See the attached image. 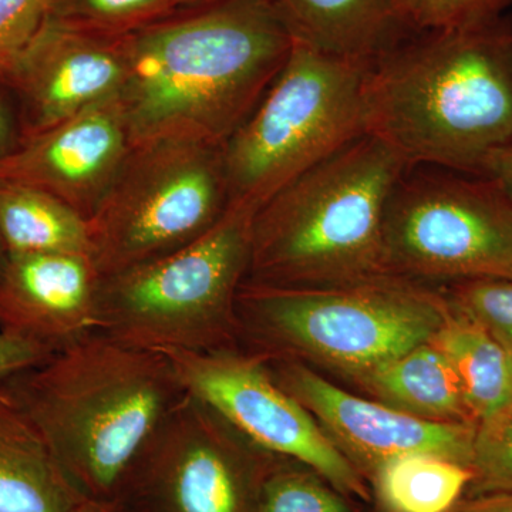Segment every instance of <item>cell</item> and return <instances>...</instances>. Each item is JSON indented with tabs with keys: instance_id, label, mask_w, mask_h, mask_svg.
I'll use <instances>...</instances> for the list:
<instances>
[{
	"instance_id": "6da1fadb",
	"label": "cell",
	"mask_w": 512,
	"mask_h": 512,
	"mask_svg": "<svg viewBox=\"0 0 512 512\" xmlns=\"http://www.w3.org/2000/svg\"><path fill=\"white\" fill-rule=\"evenodd\" d=\"M123 40L119 101L133 146L163 138L224 146L264 99L293 43L271 0H211Z\"/></svg>"
},
{
	"instance_id": "7a4b0ae2",
	"label": "cell",
	"mask_w": 512,
	"mask_h": 512,
	"mask_svg": "<svg viewBox=\"0 0 512 512\" xmlns=\"http://www.w3.org/2000/svg\"><path fill=\"white\" fill-rule=\"evenodd\" d=\"M365 103L407 167L488 177L512 143V20L407 33L369 64Z\"/></svg>"
},
{
	"instance_id": "3957f363",
	"label": "cell",
	"mask_w": 512,
	"mask_h": 512,
	"mask_svg": "<svg viewBox=\"0 0 512 512\" xmlns=\"http://www.w3.org/2000/svg\"><path fill=\"white\" fill-rule=\"evenodd\" d=\"M0 387L35 424L73 487L113 501L131 464L187 394L168 356L97 332Z\"/></svg>"
},
{
	"instance_id": "277c9868",
	"label": "cell",
	"mask_w": 512,
	"mask_h": 512,
	"mask_svg": "<svg viewBox=\"0 0 512 512\" xmlns=\"http://www.w3.org/2000/svg\"><path fill=\"white\" fill-rule=\"evenodd\" d=\"M407 170L366 133L296 177L255 212L245 284L316 288L392 275L384 214Z\"/></svg>"
},
{
	"instance_id": "5b68a950",
	"label": "cell",
	"mask_w": 512,
	"mask_h": 512,
	"mask_svg": "<svg viewBox=\"0 0 512 512\" xmlns=\"http://www.w3.org/2000/svg\"><path fill=\"white\" fill-rule=\"evenodd\" d=\"M448 312L440 288L396 275L316 288L244 282L237 298L239 348L349 382L430 342Z\"/></svg>"
},
{
	"instance_id": "8992f818",
	"label": "cell",
	"mask_w": 512,
	"mask_h": 512,
	"mask_svg": "<svg viewBox=\"0 0 512 512\" xmlns=\"http://www.w3.org/2000/svg\"><path fill=\"white\" fill-rule=\"evenodd\" d=\"M256 211L229 204L221 220L191 244L100 276L99 332L157 352L239 348L237 298L247 276Z\"/></svg>"
},
{
	"instance_id": "52a82bcc",
	"label": "cell",
	"mask_w": 512,
	"mask_h": 512,
	"mask_svg": "<svg viewBox=\"0 0 512 512\" xmlns=\"http://www.w3.org/2000/svg\"><path fill=\"white\" fill-rule=\"evenodd\" d=\"M369 64L293 39L264 99L222 146L229 204L258 210L296 177L366 134Z\"/></svg>"
},
{
	"instance_id": "ba28073f",
	"label": "cell",
	"mask_w": 512,
	"mask_h": 512,
	"mask_svg": "<svg viewBox=\"0 0 512 512\" xmlns=\"http://www.w3.org/2000/svg\"><path fill=\"white\" fill-rule=\"evenodd\" d=\"M228 205L221 146L177 138L136 144L87 221L90 258L100 276L147 264L202 237Z\"/></svg>"
},
{
	"instance_id": "9c48e42d",
	"label": "cell",
	"mask_w": 512,
	"mask_h": 512,
	"mask_svg": "<svg viewBox=\"0 0 512 512\" xmlns=\"http://www.w3.org/2000/svg\"><path fill=\"white\" fill-rule=\"evenodd\" d=\"M390 274L441 286L512 281V197L493 177L409 168L383 224Z\"/></svg>"
},
{
	"instance_id": "30bf717a",
	"label": "cell",
	"mask_w": 512,
	"mask_h": 512,
	"mask_svg": "<svg viewBox=\"0 0 512 512\" xmlns=\"http://www.w3.org/2000/svg\"><path fill=\"white\" fill-rule=\"evenodd\" d=\"M275 456L187 392L131 464L113 501L130 512H256Z\"/></svg>"
},
{
	"instance_id": "8fae6325",
	"label": "cell",
	"mask_w": 512,
	"mask_h": 512,
	"mask_svg": "<svg viewBox=\"0 0 512 512\" xmlns=\"http://www.w3.org/2000/svg\"><path fill=\"white\" fill-rule=\"evenodd\" d=\"M163 353L173 363L185 390L220 413L256 446L301 461L343 494L370 504L372 494L365 478L340 453L315 417L276 382L265 357L242 348Z\"/></svg>"
},
{
	"instance_id": "7c38bea8",
	"label": "cell",
	"mask_w": 512,
	"mask_h": 512,
	"mask_svg": "<svg viewBox=\"0 0 512 512\" xmlns=\"http://www.w3.org/2000/svg\"><path fill=\"white\" fill-rule=\"evenodd\" d=\"M265 360L276 382L315 417L367 484L387 463L410 454L447 458L471 470L476 424L417 419L350 393L303 363Z\"/></svg>"
},
{
	"instance_id": "4fadbf2b",
	"label": "cell",
	"mask_w": 512,
	"mask_h": 512,
	"mask_svg": "<svg viewBox=\"0 0 512 512\" xmlns=\"http://www.w3.org/2000/svg\"><path fill=\"white\" fill-rule=\"evenodd\" d=\"M123 37L46 20L3 80L18 106L22 140L119 96L127 74Z\"/></svg>"
},
{
	"instance_id": "5bb4252c",
	"label": "cell",
	"mask_w": 512,
	"mask_h": 512,
	"mask_svg": "<svg viewBox=\"0 0 512 512\" xmlns=\"http://www.w3.org/2000/svg\"><path fill=\"white\" fill-rule=\"evenodd\" d=\"M119 96L26 140L0 161V178L53 195L89 221L130 153Z\"/></svg>"
},
{
	"instance_id": "9a60e30c",
	"label": "cell",
	"mask_w": 512,
	"mask_h": 512,
	"mask_svg": "<svg viewBox=\"0 0 512 512\" xmlns=\"http://www.w3.org/2000/svg\"><path fill=\"white\" fill-rule=\"evenodd\" d=\"M100 275L92 258L8 254L0 269V332L60 352L97 332Z\"/></svg>"
},
{
	"instance_id": "2e32d148",
	"label": "cell",
	"mask_w": 512,
	"mask_h": 512,
	"mask_svg": "<svg viewBox=\"0 0 512 512\" xmlns=\"http://www.w3.org/2000/svg\"><path fill=\"white\" fill-rule=\"evenodd\" d=\"M84 500L35 424L0 387V512H76Z\"/></svg>"
},
{
	"instance_id": "e0dca14e",
	"label": "cell",
	"mask_w": 512,
	"mask_h": 512,
	"mask_svg": "<svg viewBox=\"0 0 512 512\" xmlns=\"http://www.w3.org/2000/svg\"><path fill=\"white\" fill-rule=\"evenodd\" d=\"M293 39L329 55L372 63L407 35L399 0H271Z\"/></svg>"
},
{
	"instance_id": "ac0fdd59",
	"label": "cell",
	"mask_w": 512,
	"mask_h": 512,
	"mask_svg": "<svg viewBox=\"0 0 512 512\" xmlns=\"http://www.w3.org/2000/svg\"><path fill=\"white\" fill-rule=\"evenodd\" d=\"M349 383L370 399L417 419L476 424L453 367L431 342L414 346Z\"/></svg>"
},
{
	"instance_id": "d6986e66",
	"label": "cell",
	"mask_w": 512,
	"mask_h": 512,
	"mask_svg": "<svg viewBox=\"0 0 512 512\" xmlns=\"http://www.w3.org/2000/svg\"><path fill=\"white\" fill-rule=\"evenodd\" d=\"M430 342L447 357L476 424L493 419L512 400V359L487 330L450 306Z\"/></svg>"
},
{
	"instance_id": "ffe728a7",
	"label": "cell",
	"mask_w": 512,
	"mask_h": 512,
	"mask_svg": "<svg viewBox=\"0 0 512 512\" xmlns=\"http://www.w3.org/2000/svg\"><path fill=\"white\" fill-rule=\"evenodd\" d=\"M0 238L8 254L90 256L89 225L53 195L0 178Z\"/></svg>"
},
{
	"instance_id": "44dd1931",
	"label": "cell",
	"mask_w": 512,
	"mask_h": 512,
	"mask_svg": "<svg viewBox=\"0 0 512 512\" xmlns=\"http://www.w3.org/2000/svg\"><path fill=\"white\" fill-rule=\"evenodd\" d=\"M470 468L431 454L390 461L370 481L375 512H448L467 493Z\"/></svg>"
},
{
	"instance_id": "7402d4cb",
	"label": "cell",
	"mask_w": 512,
	"mask_h": 512,
	"mask_svg": "<svg viewBox=\"0 0 512 512\" xmlns=\"http://www.w3.org/2000/svg\"><path fill=\"white\" fill-rule=\"evenodd\" d=\"M318 471L293 458L275 456L256 512H365Z\"/></svg>"
},
{
	"instance_id": "603a6c76",
	"label": "cell",
	"mask_w": 512,
	"mask_h": 512,
	"mask_svg": "<svg viewBox=\"0 0 512 512\" xmlns=\"http://www.w3.org/2000/svg\"><path fill=\"white\" fill-rule=\"evenodd\" d=\"M178 10L177 0H53L49 19L106 37H123Z\"/></svg>"
},
{
	"instance_id": "cb8c5ba5",
	"label": "cell",
	"mask_w": 512,
	"mask_h": 512,
	"mask_svg": "<svg viewBox=\"0 0 512 512\" xmlns=\"http://www.w3.org/2000/svg\"><path fill=\"white\" fill-rule=\"evenodd\" d=\"M440 289L454 311L487 330L512 359V281L474 279Z\"/></svg>"
},
{
	"instance_id": "d4e9b609",
	"label": "cell",
	"mask_w": 512,
	"mask_h": 512,
	"mask_svg": "<svg viewBox=\"0 0 512 512\" xmlns=\"http://www.w3.org/2000/svg\"><path fill=\"white\" fill-rule=\"evenodd\" d=\"M511 5L512 0H399L397 15L406 33L444 32L487 25Z\"/></svg>"
},
{
	"instance_id": "484cf974",
	"label": "cell",
	"mask_w": 512,
	"mask_h": 512,
	"mask_svg": "<svg viewBox=\"0 0 512 512\" xmlns=\"http://www.w3.org/2000/svg\"><path fill=\"white\" fill-rule=\"evenodd\" d=\"M466 495L512 493V400L493 419L478 424Z\"/></svg>"
},
{
	"instance_id": "4316f807",
	"label": "cell",
	"mask_w": 512,
	"mask_h": 512,
	"mask_svg": "<svg viewBox=\"0 0 512 512\" xmlns=\"http://www.w3.org/2000/svg\"><path fill=\"white\" fill-rule=\"evenodd\" d=\"M53 0H0V83L49 19Z\"/></svg>"
},
{
	"instance_id": "83f0119b",
	"label": "cell",
	"mask_w": 512,
	"mask_h": 512,
	"mask_svg": "<svg viewBox=\"0 0 512 512\" xmlns=\"http://www.w3.org/2000/svg\"><path fill=\"white\" fill-rule=\"evenodd\" d=\"M49 350L0 332V383L10 376L45 362Z\"/></svg>"
},
{
	"instance_id": "f1b7e54d",
	"label": "cell",
	"mask_w": 512,
	"mask_h": 512,
	"mask_svg": "<svg viewBox=\"0 0 512 512\" xmlns=\"http://www.w3.org/2000/svg\"><path fill=\"white\" fill-rule=\"evenodd\" d=\"M22 141L19 111L12 92L0 83V161L12 154Z\"/></svg>"
},
{
	"instance_id": "f546056e",
	"label": "cell",
	"mask_w": 512,
	"mask_h": 512,
	"mask_svg": "<svg viewBox=\"0 0 512 512\" xmlns=\"http://www.w3.org/2000/svg\"><path fill=\"white\" fill-rule=\"evenodd\" d=\"M448 512H512V493L464 495Z\"/></svg>"
},
{
	"instance_id": "4dcf8cb0",
	"label": "cell",
	"mask_w": 512,
	"mask_h": 512,
	"mask_svg": "<svg viewBox=\"0 0 512 512\" xmlns=\"http://www.w3.org/2000/svg\"><path fill=\"white\" fill-rule=\"evenodd\" d=\"M488 177H493L512 197V143L495 158Z\"/></svg>"
},
{
	"instance_id": "1f68e13d",
	"label": "cell",
	"mask_w": 512,
	"mask_h": 512,
	"mask_svg": "<svg viewBox=\"0 0 512 512\" xmlns=\"http://www.w3.org/2000/svg\"><path fill=\"white\" fill-rule=\"evenodd\" d=\"M76 512H130L117 501L84 500Z\"/></svg>"
},
{
	"instance_id": "d6a6232c",
	"label": "cell",
	"mask_w": 512,
	"mask_h": 512,
	"mask_svg": "<svg viewBox=\"0 0 512 512\" xmlns=\"http://www.w3.org/2000/svg\"><path fill=\"white\" fill-rule=\"evenodd\" d=\"M178 9L195 8V6L204 5V3L211 2V0H177Z\"/></svg>"
},
{
	"instance_id": "836d02e7",
	"label": "cell",
	"mask_w": 512,
	"mask_h": 512,
	"mask_svg": "<svg viewBox=\"0 0 512 512\" xmlns=\"http://www.w3.org/2000/svg\"><path fill=\"white\" fill-rule=\"evenodd\" d=\"M6 258H8V251H6L5 245H3L2 238H0V269L5 265Z\"/></svg>"
}]
</instances>
